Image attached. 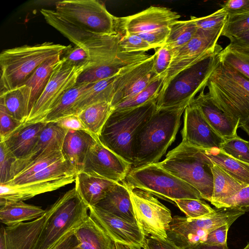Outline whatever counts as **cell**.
Listing matches in <instances>:
<instances>
[{
    "mask_svg": "<svg viewBox=\"0 0 249 249\" xmlns=\"http://www.w3.org/2000/svg\"><path fill=\"white\" fill-rule=\"evenodd\" d=\"M89 215L115 242L143 248L146 237L137 224L128 222L96 206L89 207Z\"/></svg>",
    "mask_w": 249,
    "mask_h": 249,
    "instance_id": "18",
    "label": "cell"
},
{
    "mask_svg": "<svg viewBox=\"0 0 249 249\" xmlns=\"http://www.w3.org/2000/svg\"><path fill=\"white\" fill-rule=\"evenodd\" d=\"M116 249H141V248L120 243H116Z\"/></svg>",
    "mask_w": 249,
    "mask_h": 249,
    "instance_id": "60",
    "label": "cell"
},
{
    "mask_svg": "<svg viewBox=\"0 0 249 249\" xmlns=\"http://www.w3.org/2000/svg\"><path fill=\"white\" fill-rule=\"evenodd\" d=\"M204 90L195 98L193 103L199 108L203 116L213 129L224 139L237 136L240 124L219 108Z\"/></svg>",
    "mask_w": 249,
    "mask_h": 249,
    "instance_id": "22",
    "label": "cell"
},
{
    "mask_svg": "<svg viewBox=\"0 0 249 249\" xmlns=\"http://www.w3.org/2000/svg\"><path fill=\"white\" fill-rule=\"evenodd\" d=\"M61 56L62 55H56L43 62L23 84L26 86L29 90L27 107L28 116L35 104L42 94L54 67L60 60Z\"/></svg>",
    "mask_w": 249,
    "mask_h": 249,
    "instance_id": "30",
    "label": "cell"
},
{
    "mask_svg": "<svg viewBox=\"0 0 249 249\" xmlns=\"http://www.w3.org/2000/svg\"><path fill=\"white\" fill-rule=\"evenodd\" d=\"M239 127L244 130L249 136V116L244 122L239 125Z\"/></svg>",
    "mask_w": 249,
    "mask_h": 249,
    "instance_id": "61",
    "label": "cell"
},
{
    "mask_svg": "<svg viewBox=\"0 0 249 249\" xmlns=\"http://www.w3.org/2000/svg\"><path fill=\"white\" fill-rule=\"evenodd\" d=\"M61 58L72 65H84L86 66V69L89 68V54L85 49L80 47L75 46L70 47L63 53Z\"/></svg>",
    "mask_w": 249,
    "mask_h": 249,
    "instance_id": "51",
    "label": "cell"
},
{
    "mask_svg": "<svg viewBox=\"0 0 249 249\" xmlns=\"http://www.w3.org/2000/svg\"><path fill=\"white\" fill-rule=\"evenodd\" d=\"M29 97L26 86H21L0 93V104L16 120L24 123L28 117L27 106Z\"/></svg>",
    "mask_w": 249,
    "mask_h": 249,
    "instance_id": "35",
    "label": "cell"
},
{
    "mask_svg": "<svg viewBox=\"0 0 249 249\" xmlns=\"http://www.w3.org/2000/svg\"><path fill=\"white\" fill-rule=\"evenodd\" d=\"M56 201L40 217L31 221L5 227L10 249H33L43 229L55 211Z\"/></svg>",
    "mask_w": 249,
    "mask_h": 249,
    "instance_id": "19",
    "label": "cell"
},
{
    "mask_svg": "<svg viewBox=\"0 0 249 249\" xmlns=\"http://www.w3.org/2000/svg\"><path fill=\"white\" fill-rule=\"evenodd\" d=\"M219 60L249 79V54L228 45L219 53Z\"/></svg>",
    "mask_w": 249,
    "mask_h": 249,
    "instance_id": "40",
    "label": "cell"
},
{
    "mask_svg": "<svg viewBox=\"0 0 249 249\" xmlns=\"http://www.w3.org/2000/svg\"><path fill=\"white\" fill-rule=\"evenodd\" d=\"M180 15L165 7L151 6L136 14L115 18L116 32L137 35L159 28L170 27Z\"/></svg>",
    "mask_w": 249,
    "mask_h": 249,
    "instance_id": "16",
    "label": "cell"
},
{
    "mask_svg": "<svg viewBox=\"0 0 249 249\" xmlns=\"http://www.w3.org/2000/svg\"><path fill=\"white\" fill-rule=\"evenodd\" d=\"M92 83H77L63 95L42 122H55L63 117L74 115L78 101Z\"/></svg>",
    "mask_w": 249,
    "mask_h": 249,
    "instance_id": "31",
    "label": "cell"
},
{
    "mask_svg": "<svg viewBox=\"0 0 249 249\" xmlns=\"http://www.w3.org/2000/svg\"><path fill=\"white\" fill-rule=\"evenodd\" d=\"M0 249H10L7 239L5 227L1 225L0 229Z\"/></svg>",
    "mask_w": 249,
    "mask_h": 249,
    "instance_id": "58",
    "label": "cell"
},
{
    "mask_svg": "<svg viewBox=\"0 0 249 249\" xmlns=\"http://www.w3.org/2000/svg\"><path fill=\"white\" fill-rule=\"evenodd\" d=\"M157 163L196 189L203 199L211 201L213 192V163L207 156L205 150L181 142L168 152L164 160Z\"/></svg>",
    "mask_w": 249,
    "mask_h": 249,
    "instance_id": "5",
    "label": "cell"
},
{
    "mask_svg": "<svg viewBox=\"0 0 249 249\" xmlns=\"http://www.w3.org/2000/svg\"><path fill=\"white\" fill-rule=\"evenodd\" d=\"M155 50L154 71L158 76L164 78L172 61V51L165 45Z\"/></svg>",
    "mask_w": 249,
    "mask_h": 249,
    "instance_id": "47",
    "label": "cell"
},
{
    "mask_svg": "<svg viewBox=\"0 0 249 249\" xmlns=\"http://www.w3.org/2000/svg\"><path fill=\"white\" fill-rule=\"evenodd\" d=\"M63 157L61 151H55L44 154L30 162L13 179L4 184L10 186L18 185Z\"/></svg>",
    "mask_w": 249,
    "mask_h": 249,
    "instance_id": "39",
    "label": "cell"
},
{
    "mask_svg": "<svg viewBox=\"0 0 249 249\" xmlns=\"http://www.w3.org/2000/svg\"><path fill=\"white\" fill-rule=\"evenodd\" d=\"M129 191L137 224L145 237L167 238L173 218L170 210L146 191L139 189Z\"/></svg>",
    "mask_w": 249,
    "mask_h": 249,
    "instance_id": "13",
    "label": "cell"
},
{
    "mask_svg": "<svg viewBox=\"0 0 249 249\" xmlns=\"http://www.w3.org/2000/svg\"><path fill=\"white\" fill-rule=\"evenodd\" d=\"M228 17L225 10L221 8L213 14L201 18L191 16L198 28L204 30L216 29L224 27Z\"/></svg>",
    "mask_w": 249,
    "mask_h": 249,
    "instance_id": "44",
    "label": "cell"
},
{
    "mask_svg": "<svg viewBox=\"0 0 249 249\" xmlns=\"http://www.w3.org/2000/svg\"><path fill=\"white\" fill-rule=\"evenodd\" d=\"M157 100L132 109L113 110L98 137L100 142L132 165L135 137L155 112Z\"/></svg>",
    "mask_w": 249,
    "mask_h": 249,
    "instance_id": "4",
    "label": "cell"
},
{
    "mask_svg": "<svg viewBox=\"0 0 249 249\" xmlns=\"http://www.w3.org/2000/svg\"><path fill=\"white\" fill-rule=\"evenodd\" d=\"M151 55L145 52L121 53L112 61L84 70L78 78L77 83H94L113 77L125 68L145 60Z\"/></svg>",
    "mask_w": 249,
    "mask_h": 249,
    "instance_id": "24",
    "label": "cell"
},
{
    "mask_svg": "<svg viewBox=\"0 0 249 249\" xmlns=\"http://www.w3.org/2000/svg\"><path fill=\"white\" fill-rule=\"evenodd\" d=\"M74 233L66 238L53 249H81L79 242Z\"/></svg>",
    "mask_w": 249,
    "mask_h": 249,
    "instance_id": "57",
    "label": "cell"
},
{
    "mask_svg": "<svg viewBox=\"0 0 249 249\" xmlns=\"http://www.w3.org/2000/svg\"><path fill=\"white\" fill-rule=\"evenodd\" d=\"M132 165L104 146L98 139L89 149L82 172L122 183Z\"/></svg>",
    "mask_w": 249,
    "mask_h": 249,
    "instance_id": "15",
    "label": "cell"
},
{
    "mask_svg": "<svg viewBox=\"0 0 249 249\" xmlns=\"http://www.w3.org/2000/svg\"><path fill=\"white\" fill-rule=\"evenodd\" d=\"M143 249H183L167 238L152 236L146 238Z\"/></svg>",
    "mask_w": 249,
    "mask_h": 249,
    "instance_id": "54",
    "label": "cell"
},
{
    "mask_svg": "<svg viewBox=\"0 0 249 249\" xmlns=\"http://www.w3.org/2000/svg\"><path fill=\"white\" fill-rule=\"evenodd\" d=\"M122 183L129 190L141 189L170 202L178 199H203L196 189L157 163L131 169Z\"/></svg>",
    "mask_w": 249,
    "mask_h": 249,
    "instance_id": "8",
    "label": "cell"
},
{
    "mask_svg": "<svg viewBox=\"0 0 249 249\" xmlns=\"http://www.w3.org/2000/svg\"><path fill=\"white\" fill-rule=\"evenodd\" d=\"M17 159L8 149L3 142H0V184H5L11 179V170Z\"/></svg>",
    "mask_w": 249,
    "mask_h": 249,
    "instance_id": "48",
    "label": "cell"
},
{
    "mask_svg": "<svg viewBox=\"0 0 249 249\" xmlns=\"http://www.w3.org/2000/svg\"><path fill=\"white\" fill-rule=\"evenodd\" d=\"M230 226L229 224L224 225L211 231L203 243L215 246L226 245L228 231Z\"/></svg>",
    "mask_w": 249,
    "mask_h": 249,
    "instance_id": "52",
    "label": "cell"
},
{
    "mask_svg": "<svg viewBox=\"0 0 249 249\" xmlns=\"http://www.w3.org/2000/svg\"><path fill=\"white\" fill-rule=\"evenodd\" d=\"M71 47L45 42L3 50L0 53V93L21 86L41 64L62 55Z\"/></svg>",
    "mask_w": 249,
    "mask_h": 249,
    "instance_id": "2",
    "label": "cell"
},
{
    "mask_svg": "<svg viewBox=\"0 0 249 249\" xmlns=\"http://www.w3.org/2000/svg\"><path fill=\"white\" fill-rule=\"evenodd\" d=\"M228 16L249 13V0H229L222 5Z\"/></svg>",
    "mask_w": 249,
    "mask_h": 249,
    "instance_id": "53",
    "label": "cell"
},
{
    "mask_svg": "<svg viewBox=\"0 0 249 249\" xmlns=\"http://www.w3.org/2000/svg\"><path fill=\"white\" fill-rule=\"evenodd\" d=\"M95 206L128 222L137 224L129 190L123 183H118Z\"/></svg>",
    "mask_w": 249,
    "mask_h": 249,
    "instance_id": "25",
    "label": "cell"
},
{
    "mask_svg": "<svg viewBox=\"0 0 249 249\" xmlns=\"http://www.w3.org/2000/svg\"><path fill=\"white\" fill-rule=\"evenodd\" d=\"M113 110V107L110 103L102 102L86 107L77 115L87 130L98 138Z\"/></svg>",
    "mask_w": 249,
    "mask_h": 249,
    "instance_id": "32",
    "label": "cell"
},
{
    "mask_svg": "<svg viewBox=\"0 0 249 249\" xmlns=\"http://www.w3.org/2000/svg\"><path fill=\"white\" fill-rule=\"evenodd\" d=\"M45 212L46 210L41 207L23 201L6 202L0 204V221L6 226H11L35 220Z\"/></svg>",
    "mask_w": 249,
    "mask_h": 249,
    "instance_id": "29",
    "label": "cell"
},
{
    "mask_svg": "<svg viewBox=\"0 0 249 249\" xmlns=\"http://www.w3.org/2000/svg\"><path fill=\"white\" fill-rule=\"evenodd\" d=\"M76 176L24 183L14 186L0 184V204L6 202L24 201L37 195L57 190L75 180Z\"/></svg>",
    "mask_w": 249,
    "mask_h": 249,
    "instance_id": "21",
    "label": "cell"
},
{
    "mask_svg": "<svg viewBox=\"0 0 249 249\" xmlns=\"http://www.w3.org/2000/svg\"><path fill=\"white\" fill-rule=\"evenodd\" d=\"M163 79L158 77L138 93L114 107L113 110L122 111L136 108L157 99L162 87Z\"/></svg>",
    "mask_w": 249,
    "mask_h": 249,
    "instance_id": "38",
    "label": "cell"
},
{
    "mask_svg": "<svg viewBox=\"0 0 249 249\" xmlns=\"http://www.w3.org/2000/svg\"><path fill=\"white\" fill-rule=\"evenodd\" d=\"M212 171L213 175V192L210 202L213 205L232 196L240 190L248 186L231 177L213 163L212 166Z\"/></svg>",
    "mask_w": 249,
    "mask_h": 249,
    "instance_id": "33",
    "label": "cell"
},
{
    "mask_svg": "<svg viewBox=\"0 0 249 249\" xmlns=\"http://www.w3.org/2000/svg\"><path fill=\"white\" fill-rule=\"evenodd\" d=\"M47 123L43 122L23 124L3 142L17 159L28 155L37 142Z\"/></svg>",
    "mask_w": 249,
    "mask_h": 249,
    "instance_id": "27",
    "label": "cell"
},
{
    "mask_svg": "<svg viewBox=\"0 0 249 249\" xmlns=\"http://www.w3.org/2000/svg\"><path fill=\"white\" fill-rule=\"evenodd\" d=\"M186 107L156 109L135 137L131 169L159 162L176 139Z\"/></svg>",
    "mask_w": 249,
    "mask_h": 249,
    "instance_id": "1",
    "label": "cell"
},
{
    "mask_svg": "<svg viewBox=\"0 0 249 249\" xmlns=\"http://www.w3.org/2000/svg\"><path fill=\"white\" fill-rule=\"evenodd\" d=\"M220 150L231 158L249 163V141L241 138L238 135L225 139Z\"/></svg>",
    "mask_w": 249,
    "mask_h": 249,
    "instance_id": "41",
    "label": "cell"
},
{
    "mask_svg": "<svg viewBox=\"0 0 249 249\" xmlns=\"http://www.w3.org/2000/svg\"><path fill=\"white\" fill-rule=\"evenodd\" d=\"M75 187L89 207L95 206L118 183L81 172L75 178Z\"/></svg>",
    "mask_w": 249,
    "mask_h": 249,
    "instance_id": "26",
    "label": "cell"
},
{
    "mask_svg": "<svg viewBox=\"0 0 249 249\" xmlns=\"http://www.w3.org/2000/svg\"><path fill=\"white\" fill-rule=\"evenodd\" d=\"M198 28L193 20H178L170 27V32L165 45L171 50L188 43L196 34Z\"/></svg>",
    "mask_w": 249,
    "mask_h": 249,
    "instance_id": "37",
    "label": "cell"
},
{
    "mask_svg": "<svg viewBox=\"0 0 249 249\" xmlns=\"http://www.w3.org/2000/svg\"><path fill=\"white\" fill-rule=\"evenodd\" d=\"M214 206L217 209L230 208L245 212L249 211V186L243 188L232 196Z\"/></svg>",
    "mask_w": 249,
    "mask_h": 249,
    "instance_id": "46",
    "label": "cell"
},
{
    "mask_svg": "<svg viewBox=\"0 0 249 249\" xmlns=\"http://www.w3.org/2000/svg\"><path fill=\"white\" fill-rule=\"evenodd\" d=\"M249 30V13L228 16L221 36L229 39Z\"/></svg>",
    "mask_w": 249,
    "mask_h": 249,
    "instance_id": "43",
    "label": "cell"
},
{
    "mask_svg": "<svg viewBox=\"0 0 249 249\" xmlns=\"http://www.w3.org/2000/svg\"><path fill=\"white\" fill-rule=\"evenodd\" d=\"M118 74L92 83L78 101L75 108L74 115H77L83 109L97 103L108 102L111 103L113 84Z\"/></svg>",
    "mask_w": 249,
    "mask_h": 249,
    "instance_id": "36",
    "label": "cell"
},
{
    "mask_svg": "<svg viewBox=\"0 0 249 249\" xmlns=\"http://www.w3.org/2000/svg\"><path fill=\"white\" fill-rule=\"evenodd\" d=\"M223 28L211 30L198 28L188 43L172 50V61L163 79L162 88L180 71L213 53L220 52L223 49L217 42Z\"/></svg>",
    "mask_w": 249,
    "mask_h": 249,
    "instance_id": "12",
    "label": "cell"
},
{
    "mask_svg": "<svg viewBox=\"0 0 249 249\" xmlns=\"http://www.w3.org/2000/svg\"><path fill=\"white\" fill-rule=\"evenodd\" d=\"M184 112L182 142L203 150L220 149L225 139L211 126L193 102Z\"/></svg>",
    "mask_w": 249,
    "mask_h": 249,
    "instance_id": "17",
    "label": "cell"
},
{
    "mask_svg": "<svg viewBox=\"0 0 249 249\" xmlns=\"http://www.w3.org/2000/svg\"><path fill=\"white\" fill-rule=\"evenodd\" d=\"M98 139L88 131H67L61 152L77 174L82 171L88 152Z\"/></svg>",
    "mask_w": 249,
    "mask_h": 249,
    "instance_id": "23",
    "label": "cell"
},
{
    "mask_svg": "<svg viewBox=\"0 0 249 249\" xmlns=\"http://www.w3.org/2000/svg\"><path fill=\"white\" fill-rule=\"evenodd\" d=\"M238 217L237 211L229 208L217 209L197 218L176 215L170 224L167 238L183 249H190L203 243L211 231L224 225H231Z\"/></svg>",
    "mask_w": 249,
    "mask_h": 249,
    "instance_id": "9",
    "label": "cell"
},
{
    "mask_svg": "<svg viewBox=\"0 0 249 249\" xmlns=\"http://www.w3.org/2000/svg\"><path fill=\"white\" fill-rule=\"evenodd\" d=\"M243 249H249V243L246 246V247Z\"/></svg>",
    "mask_w": 249,
    "mask_h": 249,
    "instance_id": "62",
    "label": "cell"
},
{
    "mask_svg": "<svg viewBox=\"0 0 249 249\" xmlns=\"http://www.w3.org/2000/svg\"><path fill=\"white\" fill-rule=\"evenodd\" d=\"M23 123L15 119L7 111L3 106L0 104V138L4 141Z\"/></svg>",
    "mask_w": 249,
    "mask_h": 249,
    "instance_id": "49",
    "label": "cell"
},
{
    "mask_svg": "<svg viewBox=\"0 0 249 249\" xmlns=\"http://www.w3.org/2000/svg\"><path fill=\"white\" fill-rule=\"evenodd\" d=\"M86 69V66L74 65L61 58L24 124L42 122L63 95L77 83L79 75Z\"/></svg>",
    "mask_w": 249,
    "mask_h": 249,
    "instance_id": "11",
    "label": "cell"
},
{
    "mask_svg": "<svg viewBox=\"0 0 249 249\" xmlns=\"http://www.w3.org/2000/svg\"><path fill=\"white\" fill-rule=\"evenodd\" d=\"M67 131L59 127L55 122L47 123L30 153L22 158L16 159L14 162L11 180L38 157L51 152L61 151Z\"/></svg>",
    "mask_w": 249,
    "mask_h": 249,
    "instance_id": "20",
    "label": "cell"
},
{
    "mask_svg": "<svg viewBox=\"0 0 249 249\" xmlns=\"http://www.w3.org/2000/svg\"><path fill=\"white\" fill-rule=\"evenodd\" d=\"M56 201L57 208L33 249H53L73 234L89 215V207L75 187L66 192Z\"/></svg>",
    "mask_w": 249,
    "mask_h": 249,
    "instance_id": "6",
    "label": "cell"
},
{
    "mask_svg": "<svg viewBox=\"0 0 249 249\" xmlns=\"http://www.w3.org/2000/svg\"><path fill=\"white\" fill-rule=\"evenodd\" d=\"M232 47L249 54V30L229 39Z\"/></svg>",
    "mask_w": 249,
    "mask_h": 249,
    "instance_id": "56",
    "label": "cell"
},
{
    "mask_svg": "<svg viewBox=\"0 0 249 249\" xmlns=\"http://www.w3.org/2000/svg\"><path fill=\"white\" fill-rule=\"evenodd\" d=\"M155 54L124 69L113 84V107L138 93L158 77L154 71Z\"/></svg>",
    "mask_w": 249,
    "mask_h": 249,
    "instance_id": "14",
    "label": "cell"
},
{
    "mask_svg": "<svg viewBox=\"0 0 249 249\" xmlns=\"http://www.w3.org/2000/svg\"><path fill=\"white\" fill-rule=\"evenodd\" d=\"M190 249H229L226 245L215 246L207 244L204 243H200L196 245Z\"/></svg>",
    "mask_w": 249,
    "mask_h": 249,
    "instance_id": "59",
    "label": "cell"
},
{
    "mask_svg": "<svg viewBox=\"0 0 249 249\" xmlns=\"http://www.w3.org/2000/svg\"><path fill=\"white\" fill-rule=\"evenodd\" d=\"M205 153L214 164L237 181L249 186V163L231 158L219 149L205 150Z\"/></svg>",
    "mask_w": 249,
    "mask_h": 249,
    "instance_id": "34",
    "label": "cell"
},
{
    "mask_svg": "<svg viewBox=\"0 0 249 249\" xmlns=\"http://www.w3.org/2000/svg\"><path fill=\"white\" fill-rule=\"evenodd\" d=\"M74 234L81 249H116V242L89 215Z\"/></svg>",
    "mask_w": 249,
    "mask_h": 249,
    "instance_id": "28",
    "label": "cell"
},
{
    "mask_svg": "<svg viewBox=\"0 0 249 249\" xmlns=\"http://www.w3.org/2000/svg\"><path fill=\"white\" fill-rule=\"evenodd\" d=\"M220 52L210 55L172 78L161 89L157 100V109L188 106L192 103L196 94L207 86L219 61Z\"/></svg>",
    "mask_w": 249,
    "mask_h": 249,
    "instance_id": "7",
    "label": "cell"
},
{
    "mask_svg": "<svg viewBox=\"0 0 249 249\" xmlns=\"http://www.w3.org/2000/svg\"><path fill=\"white\" fill-rule=\"evenodd\" d=\"M216 105L240 124L249 116V79L220 60L208 81Z\"/></svg>",
    "mask_w": 249,
    "mask_h": 249,
    "instance_id": "3",
    "label": "cell"
},
{
    "mask_svg": "<svg viewBox=\"0 0 249 249\" xmlns=\"http://www.w3.org/2000/svg\"><path fill=\"white\" fill-rule=\"evenodd\" d=\"M174 202L186 214V217L190 218L203 217L215 211L201 199H178L174 200Z\"/></svg>",
    "mask_w": 249,
    "mask_h": 249,
    "instance_id": "42",
    "label": "cell"
},
{
    "mask_svg": "<svg viewBox=\"0 0 249 249\" xmlns=\"http://www.w3.org/2000/svg\"><path fill=\"white\" fill-rule=\"evenodd\" d=\"M55 123L59 127L67 130L88 131L77 115L63 117Z\"/></svg>",
    "mask_w": 249,
    "mask_h": 249,
    "instance_id": "55",
    "label": "cell"
},
{
    "mask_svg": "<svg viewBox=\"0 0 249 249\" xmlns=\"http://www.w3.org/2000/svg\"><path fill=\"white\" fill-rule=\"evenodd\" d=\"M170 32V27L159 28L152 31L137 34L156 49L164 46Z\"/></svg>",
    "mask_w": 249,
    "mask_h": 249,
    "instance_id": "50",
    "label": "cell"
},
{
    "mask_svg": "<svg viewBox=\"0 0 249 249\" xmlns=\"http://www.w3.org/2000/svg\"><path fill=\"white\" fill-rule=\"evenodd\" d=\"M118 46L121 53L145 52L153 49L148 43L136 35L122 36Z\"/></svg>",
    "mask_w": 249,
    "mask_h": 249,
    "instance_id": "45",
    "label": "cell"
},
{
    "mask_svg": "<svg viewBox=\"0 0 249 249\" xmlns=\"http://www.w3.org/2000/svg\"><path fill=\"white\" fill-rule=\"evenodd\" d=\"M55 11L68 21L90 33L103 35L117 34L116 17L109 13L100 1H58L55 3Z\"/></svg>",
    "mask_w": 249,
    "mask_h": 249,
    "instance_id": "10",
    "label": "cell"
}]
</instances>
